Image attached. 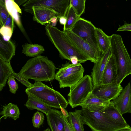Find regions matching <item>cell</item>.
<instances>
[{"mask_svg":"<svg viewBox=\"0 0 131 131\" xmlns=\"http://www.w3.org/2000/svg\"><path fill=\"white\" fill-rule=\"evenodd\" d=\"M48 124L51 131H65L62 114L55 110L46 115Z\"/></svg>","mask_w":131,"mask_h":131,"instance_id":"cell-17","label":"cell"},{"mask_svg":"<svg viewBox=\"0 0 131 131\" xmlns=\"http://www.w3.org/2000/svg\"><path fill=\"white\" fill-rule=\"evenodd\" d=\"M8 79L7 83L9 86L10 91L12 93L15 94L18 88V84L12 76H10Z\"/></svg>","mask_w":131,"mask_h":131,"instance_id":"cell-34","label":"cell"},{"mask_svg":"<svg viewBox=\"0 0 131 131\" xmlns=\"http://www.w3.org/2000/svg\"><path fill=\"white\" fill-rule=\"evenodd\" d=\"M84 69L79 63L70 64L66 61L55 74V79L59 82L60 88L72 87L83 77Z\"/></svg>","mask_w":131,"mask_h":131,"instance_id":"cell-5","label":"cell"},{"mask_svg":"<svg viewBox=\"0 0 131 131\" xmlns=\"http://www.w3.org/2000/svg\"><path fill=\"white\" fill-rule=\"evenodd\" d=\"M64 16L66 18V22L65 25L63 26V31L70 30L75 22L80 17L76 14L70 4Z\"/></svg>","mask_w":131,"mask_h":131,"instance_id":"cell-27","label":"cell"},{"mask_svg":"<svg viewBox=\"0 0 131 131\" xmlns=\"http://www.w3.org/2000/svg\"><path fill=\"white\" fill-rule=\"evenodd\" d=\"M117 69L114 55L111 54L108 58L104 70L101 84L116 83Z\"/></svg>","mask_w":131,"mask_h":131,"instance_id":"cell-16","label":"cell"},{"mask_svg":"<svg viewBox=\"0 0 131 131\" xmlns=\"http://www.w3.org/2000/svg\"><path fill=\"white\" fill-rule=\"evenodd\" d=\"M46 34L49 40L54 45L59 53V56L62 59L70 61V58L76 57L79 63L89 60L72 43L67 35L55 27L48 24L45 27Z\"/></svg>","mask_w":131,"mask_h":131,"instance_id":"cell-2","label":"cell"},{"mask_svg":"<svg viewBox=\"0 0 131 131\" xmlns=\"http://www.w3.org/2000/svg\"><path fill=\"white\" fill-rule=\"evenodd\" d=\"M103 113L114 122L122 124H127L125 120L111 103L103 111Z\"/></svg>","mask_w":131,"mask_h":131,"instance_id":"cell-24","label":"cell"},{"mask_svg":"<svg viewBox=\"0 0 131 131\" xmlns=\"http://www.w3.org/2000/svg\"><path fill=\"white\" fill-rule=\"evenodd\" d=\"M28 99L25 106L30 110L36 109L45 113L54 111L56 109L47 105L38 99L29 94H27Z\"/></svg>","mask_w":131,"mask_h":131,"instance_id":"cell-19","label":"cell"},{"mask_svg":"<svg viewBox=\"0 0 131 131\" xmlns=\"http://www.w3.org/2000/svg\"><path fill=\"white\" fill-rule=\"evenodd\" d=\"M59 21L60 24L63 25L64 26L66 22V18L64 16H62L60 17L59 18Z\"/></svg>","mask_w":131,"mask_h":131,"instance_id":"cell-40","label":"cell"},{"mask_svg":"<svg viewBox=\"0 0 131 131\" xmlns=\"http://www.w3.org/2000/svg\"><path fill=\"white\" fill-rule=\"evenodd\" d=\"M111 101L101 98L91 92L81 106L91 112H96L103 110L109 105Z\"/></svg>","mask_w":131,"mask_h":131,"instance_id":"cell-15","label":"cell"},{"mask_svg":"<svg viewBox=\"0 0 131 131\" xmlns=\"http://www.w3.org/2000/svg\"><path fill=\"white\" fill-rule=\"evenodd\" d=\"M46 85L41 82L35 81L32 86L26 89L25 92L27 93L40 92L45 88Z\"/></svg>","mask_w":131,"mask_h":131,"instance_id":"cell-31","label":"cell"},{"mask_svg":"<svg viewBox=\"0 0 131 131\" xmlns=\"http://www.w3.org/2000/svg\"><path fill=\"white\" fill-rule=\"evenodd\" d=\"M45 117L43 114L38 111L35 112L32 117V123L35 128H39L43 123Z\"/></svg>","mask_w":131,"mask_h":131,"instance_id":"cell-29","label":"cell"},{"mask_svg":"<svg viewBox=\"0 0 131 131\" xmlns=\"http://www.w3.org/2000/svg\"><path fill=\"white\" fill-rule=\"evenodd\" d=\"M22 53L26 56L35 57L42 53L45 51L42 46L38 44H30L25 43L22 46Z\"/></svg>","mask_w":131,"mask_h":131,"instance_id":"cell-25","label":"cell"},{"mask_svg":"<svg viewBox=\"0 0 131 131\" xmlns=\"http://www.w3.org/2000/svg\"><path fill=\"white\" fill-rule=\"evenodd\" d=\"M3 106V111L0 112V115H2L4 119L9 117L16 120L19 118L20 113L17 105L10 103Z\"/></svg>","mask_w":131,"mask_h":131,"instance_id":"cell-26","label":"cell"},{"mask_svg":"<svg viewBox=\"0 0 131 131\" xmlns=\"http://www.w3.org/2000/svg\"><path fill=\"white\" fill-rule=\"evenodd\" d=\"M14 22L13 19L9 14L6 20L4 26L11 27L13 31L14 26Z\"/></svg>","mask_w":131,"mask_h":131,"instance_id":"cell-37","label":"cell"},{"mask_svg":"<svg viewBox=\"0 0 131 131\" xmlns=\"http://www.w3.org/2000/svg\"><path fill=\"white\" fill-rule=\"evenodd\" d=\"M118 131H131L130 127L119 130Z\"/></svg>","mask_w":131,"mask_h":131,"instance_id":"cell-43","label":"cell"},{"mask_svg":"<svg viewBox=\"0 0 131 131\" xmlns=\"http://www.w3.org/2000/svg\"><path fill=\"white\" fill-rule=\"evenodd\" d=\"M6 9L9 14L13 19L14 21L22 32L24 29L21 24L19 13L22 14L21 10L19 6L13 0H5Z\"/></svg>","mask_w":131,"mask_h":131,"instance_id":"cell-20","label":"cell"},{"mask_svg":"<svg viewBox=\"0 0 131 131\" xmlns=\"http://www.w3.org/2000/svg\"><path fill=\"white\" fill-rule=\"evenodd\" d=\"M95 34L98 48L102 54L103 53L111 46V36L107 35L101 29L96 27Z\"/></svg>","mask_w":131,"mask_h":131,"instance_id":"cell-21","label":"cell"},{"mask_svg":"<svg viewBox=\"0 0 131 131\" xmlns=\"http://www.w3.org/2000/svg\"><path fill=\"white\" fill-rule=\"evenodd\" d=\"M56 69L47 57L39 55L28 60L18 74L35 81H50L55 79Z\"/></svg>","mask_w":131,"mask_h":131,"instance_id":"cell-1","label":"cell"},{"mask_svg":"<svg viewBox=\"0 0 131 131\" xmlns=\"http://www.w3.org/2000/svg\"><path fill=\"white\" fill-rule=\"evenodd\" d=\"M43 131H51L50 129L49 128H48L46 129H45Z\"/></svg>","mask_w":131,"mask_h":131,"instance_id":"cell-44","label":"cell"},{"mask_svg":"<svg viewBox=\"0 0 131 131\" xmlns=\"http://www.w3.org/2000/svg\"><path fill=\"white\" fill-rule=\"evenodd\" d=\"M111 47L117 67L116 83L121 84L124 79L131 74V60L121 36L115 34L111 36Z\"/></svg>","mask_w":131,"mask_h":131,"instance_id":"cell-3","label":"cell"},{"mask_svg":"<svg viewBox=\"0 0 131 131\" xmlns=\"http://www.w3.org/2000/svg\"><path fill=\"white\" fill-rule=\"evenodd\" d=\"M78 49L89 59V60L96 63L102 54L97 52L87 42L73 33L71 30L63 31Z\"/></svg>","mask_w":131,"mask_h":131,"instance_id":"cell-10","label":"cell"},{"mask_svg":"<svg viewBox=\"0 0 131 131\" xmlns=\"http://www.w3.org/2000/svg\"><path fill=\"white\" fill-rule=\"evenodd\" d=\"M63 116L65 118H67L69 116L68 113L65 109L62 108L60 106V108Z\"/></svg>","mask_w":131,"mask_h":131,"instance_id":"cell-39","label":"cell"},{"mask_svg":"<svg viewBox=\"0 0 131 131\" xmlns=\"http://www.w3.org/2000/svg\"><path fill=\"white\" fill-rule=\"evenodd\" d=\"M131 91L130 82L121 93L119 96L111 101L114 107L122 115L131 113Z\"/></svg>","mask_w":131,"mask_h":131,"instance_id":"cell-12","label":"cell"},{"mask_svg":"<svg viewBox=\"0 0 131 131\" xmlns=\"http://www.w3.org/2000/svg\"><path fill=\"white\" fill-rule=\"evenodd\" d=\"M96 27L91 21L80 17L70 30L74 34L88 42L97 52L102 54L96 44L95 34Z\"/></svg>","mask_w":131,"mask_h":131,"instance_id":"cell-7","label":"cell"},{"mask_svg":"<svg viewBox=\"0 0 131 131\" xmlns=\"http://www.w3.org/2000/svg\"><path fill=\"white\" fill-rule=\"evenodd\" d=\"M28 0H18L14 1L19 6L22 4H24L26 3Z\"/></svg>","mask_w":131,"mask_h":131,"instance_id":"cell-42","label":"cell"},{"mask_svg":"<svg viewBox=\"0 0 131 131\" xmlns=\"http://www.w3.org/2000/svg\"><path fill=\"white\" fill-rule=\"evenodd\" d=\"M24 10L33 15L34 21L42 25L49 24L50 20L53 17L59 18L60 17L54 11L42 6H34Z\"/></svg>","mask_w":131,"mask_h":131,"instance_id":"cell-13","label":"cell"},{"mask_svg":"<svg viewBox=\"0 0 131 131\" xmlns=\"http://www.w3.org/2000/svg\"><path fill=\"white\" fill-rule=\"evenodd\" d=\"M14 72L10 63H7L0 55V91L5 86L7 79Z\"/></svg>","mask_w":131,"mask_h":131,"instance_id":"cell-22","label":"cell"},{"mask_svg":"<svg viewBox=\"0 0 131 131\" xmlns=\"http://www.w3.org/2000/svg\"><path fill=\"white\" fill-rule=\"evenodd\" d=\"M70 0H29L23 4L24 9L34 6H42L50 9L60 17L64 16Z\"/></svg>","mask_w":131,"mask_h":131,"instance_id":"cell-9","label":"cell"},{"mask_svg":"<svg viewBox=\"0 0 131 131\" xmlns=\"http://www.w3.org/2000/svg\"><path fill=\"white\" fill-rule=\"evenodd\" d=\"M9 13L6 7L5 0H0V19L3 26H4Z\"/></svg>","mask_w":131,"mask_h":131,"instance_id":"cell-30","label":"cell"},{"mask_svg":"<svg viewBox=\"0 0 131 131\" xmlns=\"http://www.w3.org/2000/svg\"><path fill=\"white\" fill-rule=\"evenodd\" d=\"M123 89L116 83L101 84L93 86L92 92L98 97L111 101L117 97Z\"/></svg>","mask_w":131,"mask_h":131,"instance_id":"cell-11","label":"cell"},{"mask_svg":"<svg viewBox=\"0 0 131 131\" xmlns=\"http://www.w3.org/2000/svg\"><path fill=\"white\" fill-rule=\"evenodd\" d=\"M85 0H70V4L76 14L79 17L84 12Z\"/></svg>","mask_w":131,"mask_h":131,"instance_id":"cell-28","label":"cell"},{"mask_svg":"<svg viewBox=\"0 0 131 131\" xmlns=\"http://www.w3.org/2000/svg\"><path fill=\"white\" fill-rule=\"evenodd\" d=\"M13 32L12 29L10 27L3 26L0 28V34L6 41L10 40Z\"/></svg>","mask_w":131,"mask_h":131,"instance_id":"cell-32","label":"cell"},{"mask_svg":"<svg viewBox=\"0 0 131 131\" xmlns=\"http://www.w3.org/2000/svg\"><path fill=\"white\" fill-rule=\"evenodd\" d=\"M59 18L57 17H54L52 18L49 22V24L53 27H55L56 25Z\"/></svg>","mask_w":131,"mask_h":131,"instance_id":"cell-38","label":"cell"},{"mask_svg":"<svg viewBox=\"0 0 131 131\" xmlns=\"http://www.w3.org/2000/svg\"><path fill=\"white\" fill-rule=\"evenodd\" d=\"M103 110L93 112L82 108L81 114L84 117L85 124L92 131H118L130 127L128 124H122L114 122L103 113Z\"/></svg>","mask_w":131,"mask_h":131,"instance_id":"cell-4","label":"cell"},{"mask_svg":"<svg viewBox=\"0 0 131 131\" xmlns=\"http://www.w3.org/2000/svg\"><path fill=\"white\" fill-rule=\"evenodd\" d=\"M3 117V116H2V117H0V122H1V119Z\"/></svg>","mask_w":131,"mask_h":131,"instance_id":"cell-46","label":"cell"},{"mask_svg":"<svg viewBox=\"0 0 131 131\" xmlns=\"http://www.w3.org/2000/svg\"><path fill=\"white\" fill-rule=\"evenodd\" d=\"M26 94L38 99L51 107L60 109V106L65 109L68 104V101L59 92L46 85L42 91Z\"/></svg>","mask_w":131,"mask_h":131,"instance_id":"cell-8","label":"cell"},{"mask_svg":"<svg viewBox=\"0 0 131 131\" xmlns=\"http://www.w3.org/2000/svg\"><path fill=\"white\" fill-rule=\"evenodd\" d=\"M111 54L110 46L104 53L102 54L97 62L94 63L91 76L93 86L101 84L103 73L108 58Z\"/></svg>","mask_w":131,"mask_h":131,"instance_id":"cell-14","label":"cell"},{"mask_svg":"<svg viewBox=\"0 0 131 131\" xmlns=\"http://www.w3.org/2000/svg\"><path fill=\"white\" fill-rule=\"evenodd\" d=\"M3 26L0 19V28Z\"/></svg>","mask_w":131,"mask_h":131,"instance_id":"cell-45","label":"cell"},{"mask_svg":"<svg viewBox=\"0 0 131 131\" xmlns=\"http://www.w3.org/2000/svg\"><path fill=\"white\" fill-rule=\"evenodd\" d=\"M119 27L116 31H131V24L127 23L126 21H124V24L122 26L119 25Z\"/></svg>","mask_w":131,"mask_h":131,"instance_id":"cell-36","label":"cell"},{"mask_svg":"<svg viewBox=\"0 0 131 131\" xmlns=\"http://www.w3.org/2000/svg\"><path fill=\"white\" fill-rule=\"evenodd\" d=\"M70 61L71 62L72 64H76L79 63L77 58L75 56L71 57L70 58Z\"/></svg>","mask_w":131,"mask_h":131,"instance_id":"cell-41","label":"cell"},{"mask_svg":"<svg viewBox=\"0 0 131 131\" xmlns=\"http://www.w3.org/2000/svg\"><path fill=\"white\" fill-rule=\"evenodd\" d=\"M65 131H76L71 124L69 122L67 118H66L63 116Z\"/></svg>","mask_w":131,"mask_h":131,"instance_id":"cell-35","label":"cell"},{"mask_svg":"<svg viewBox=\"0 0 131 131\" xmlns=\"http://www.w3.org/2000/svg\"><path fill=\"white\" fill-rule=\"evenodd\" d=\"M15 45L10 40H4L0 34V55L7 63H10L12 58L15 55Z\"/></svg>","mask_w":131,"mask_h":131,"instance_id":"cell-18","label":"cell"},{"mask_svg":"<svg viewBox=\"0 0 131 131\" xmlns=\"http://www.w3.org/2000/svg\"><path fill=\"white\" fill-rule=\"evenodd\" d=\"M93 87L91 76L86 75L70 88L68 95V104L73 108L80 106L92 92Z\"/></svg>","mask_w":131,"mask_h":131,"instance_id":"cell-6","label":"cell"},{"mask_svg":"<svg viewBox=\"0 0 131 131\" xmlns=\"http://www.w3.org/2000/svg\"><path fill=\"white\" fill-rule=\"evenodd\" d=\"M11 76L16 79L27 88L31 87L33 85V84L30 83L28 79L20 75L18 73H16L14 72L12 73Z\"/></svg>","mask_w":131,"mask_h":131,"instance_id":"cell-33","label":"cell"},{"mask_svg":"<svg viewBox=\"0 0 131 131\" xmlns=\"http://www.w3.org/2000/svg\"><path fill=\"white\" fill-rule=\"evenodd\" d=\"M81 110H75L73 112H69L67 118L76 131H84V125L85 120L81 114Z\"/></svg>","mask_w":131,"mask_h":131,"instance_id":"cell-23","label":"cell"}]
</instances>
